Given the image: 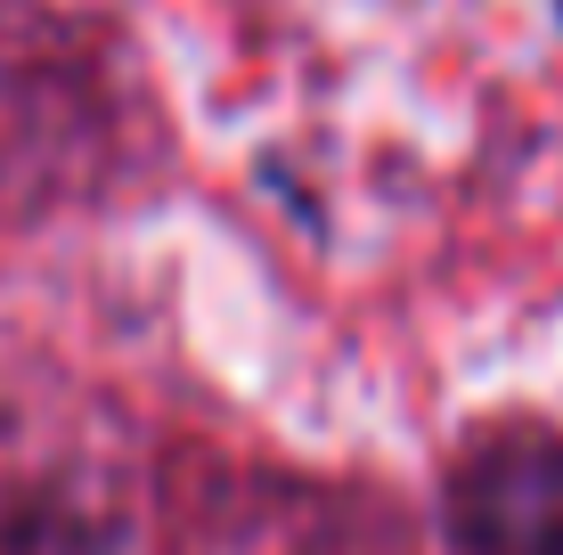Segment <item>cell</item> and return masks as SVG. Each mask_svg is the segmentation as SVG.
<instances>
[{"instance_id":"cell-1","label":"cell","mask_w":563,"mask_h":555,"mask_svg":"<svg viewBox=\"0 0 563 555\" xmlns=\"http://www.w3.org/2000/svg\"><path fill=\"white\" fill-rule=\"evenodd\" d=\"M465 555H563V449L498 442L457 482Z\"/></svg>"}]
</instances>
